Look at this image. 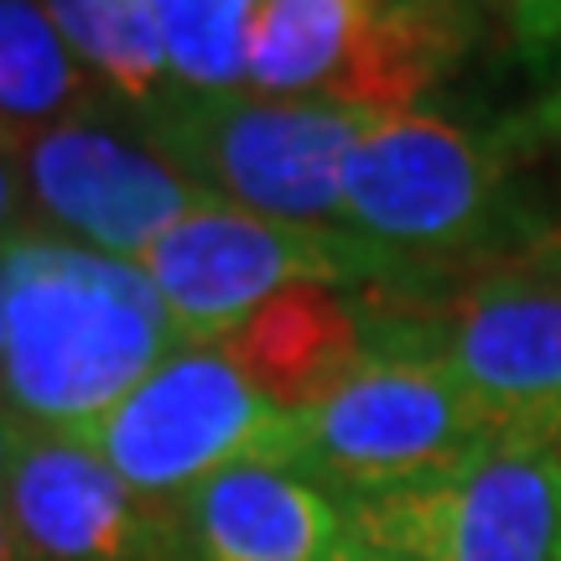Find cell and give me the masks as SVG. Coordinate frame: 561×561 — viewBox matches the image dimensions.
<instances>
[{"mask_svg":"<svg viewBox=\"0 0 561 561\" xmlns=\"http://www.w3.org/2000/svg\"><path fill=\"white\" fill-rule=\"evenodd\" d=\"M5 369L0 396L32 432L83 437L187 339L136 261L47 224L0 234Z\"/></svg>","mask_w":561,"mask_h":561,"instance_id":"1","label":"cell"},{"mask_svg":"<svg viewBox=\"0 0 561 561\" xmlns=\"http://www.w3.org/2000/svg\"><path fill=\"white\" fill-rule=\"evenodd\" d=\"M541 151L520 121L504 130L437 110L385 115L343 167V229L437 276L510 265L546 250L551 224L525 203V161Z\"/></svg>","mask_w":561,"mask_h":561,"instance_id":"2","label":"cell"},{"mask_svg":"<svg viewBox=\"0 0 561 561\" xmlns=\"http://www.w3.org/2000/svg\"><path fill=\"white\" fill-rule=\"evenodd\" d=\"M375 354L437 359L515 447H561V271L546 250L442 291L364 286Z\"/></svg>","mask_w":561,"mask_h":561,"instance_id":"3","label":"cell"},{"mask_svg":"<svg viewBox=\"0 0 561 561\" xmlns=\"http://www.w3.org/2000/svg\"><path fill=\"white\" fill-rule=\"evenodd\" d=\"M140 271L151 276L187 343H219L261 301L280 297L291 286L437 291L442 280H462L437 276L343 224L265 219V214H250L234 203H208L178 229H167L140 255Z\"/></svg>","mask_w":561,"mask_h":561,"instance_id":"4","label":"cell"},{"mask_svg":"<svg viewBox=\"0 0 561 561\" xmlns=\"http://www.w3.org/2000/svg\"><path fill=\"white\" fill-rule=\"evenodd\" d=\"M369 125L375 115L328 100L172 94L157 115L125 121V130L219 203L265 219L333 224L343 214V167Z\"/></svg>","mask_w":561,"mask_h":561,"instance_id":"5","label":"cell"},{"mask_svg":"<svg viewBox=\"0 0 561 561\" xmlns=\"http://www.w3.org/2000/svg\"><path fill=\"white\" fill-rule=\"evenodd\" d=\"M489 447H500V432L437 359L380 348L312 411L291 416L280 468L348 504L437 479Z\"/></svg>","mask_w":561,"mask_h":561,"instance_id":"6","label":"cell"},{"mask_svg":"<svg viewBox=\"0 0 561 561\" xmlns=\"http://www.w3.org/2000/svg\"><path fill=\"white\" fill-rule=\"evenodd\" d=\"M79 442H89L140 494L178 504L224 468L286 462L291 416L265 401L224 348L187 343Z\"/></svg>","mask_w":561,"mask_h":561,"instance_id":"7","label":"cell"},{"mask_svg":"<svg viewBox=\"0 0 561 561\" xmlns=\"http://www.w3.org/2000/svg\"><path fill=\"white\" fill-rule=\"evenodd\" d=\"M343 510L348 541L396 561H561V453L500 442L437 479Z\"/></svg>","mask_w":561,"mask_h":561,"instance_id":"8","label":"cell"},{"mask_svg":"<svg viewBox=\"0 0 561 561\" xmlns=\"http://www.w3.org/2000/svg\"><path fill=\"white\" fill-rule=\"evenodd\" d=\"M16 172L47 229L136 265L167 229L219 203L140 136L104 121H68L37 136L16 157Z\"/></svg>","mask_w":561,"mask_h":561,"instance_id":"9","label":"cell"},{"mask_svg":"<svg viewBox=\"0 0 561 561\" xmlns=\"http://www.w3.org/2000/svg\"><path fill=\"white\" fill-rule=\"evenodd\" d=\"M5 515L26 561H187L178 504L140 494L79 437L26 432Z\"/></svg>","mask_w":561,"mask_h":561,"instance_id":"10","label":"cell"},{"mask_svg":"<svg viewBox=\"0 0 561 561\" xmlns=\"http://www.w3.org/2000/svg\"><path fill=\"white\" fill-rule=\"evenodd\" d=\"M187 561H333L348 546V510L280 462L224 468L178 500Z\"/></svg>","mask_w":561,"mask_h":561,"instance_id":"11","label":"cell"},{"mask_svg":"<svg viewBox=\"0 0 561 561\" xmlns=\"http://www.w3.org/2000/svg\"><path fill=\"white\" fill-rule=\"evenodd\" d=\"M214 348H224L276 411L301 416L375 354V322L364 291L291 286L234 322Z\"/></svg>","mask_w":561,"mask_h":561,"instance_id":"12","label":"cell"},{"mask_svg":"<svg viewBox=\"0 0 561 561\" xmlns=\"http://www.w3.org/2000/svg\"><path fill=\"white\" fill-rule=\"evenodd\" d=\"M104 115H115V104L73 58L47 5L0 0V157L16 161L47 130Z\"/></svg>","mask_w":561,"mask_h":561,"instance_id":"13","label":"cell"},{"mask_svg":"<svg viewBox=\"0 0 561 561\" xmlns=\"http://www.w3.org/2000/svg\"><path fill=\"white\" fill-rule=\"evenodd\" d=\"M375 0H261L250 32V94L339 104Z\"/></svg>","mask_w":561,"mask_h":561,"instance_id":"14","label":"cell"},{"mask_svg":"<svg viewBox=\"0 0 561 561\" xmlns=\"http://www.w3.org/2000/svg\"><path fill=\"white\" fill-rule=\"evenodd\" d=\"M73 58L94 73L121 121H146L178 94L157 0H42Z\"/></svg>","mask_w":561,"mask_h":561,"instance_id":"15","label":"cell"},{"mask_svg":"<svg viewBox=\"0 0 561 561\" xmlns=\"http://www.w3.org/2000/svg\"><path fill=\"white\" fill-rule=\"evenodd\" d=\"M261 0H157L178 94H244Z\"/></svg>","mask_w":561,"mask_h":561,"instance_id":"16","label":"cell"},{"mask_svg":"<svg viewBox=\"0 0 561 561\" xmlns=\"http://www.w3.org/2000/svg\"><path fill=\"white\" fill-rule=\"evenodd\" d=\"M489 32L515 42L530 58L561 62V0H468Z\"/></svg>","mask_w":561,"mask_h":561,"instance_id":"17","label":"cell"},{"mask_svg":"<svg viewBox=\"0 0 561 561\" xmlns=\"http://www.w3.org/2000/svg\"><path fill=\"white\" fill-rule=\"evenodd\" d=\"M26 432H32V426H26V421L5 405V396H0V561H26L21 557L16 530H11V515H5V479H11V462H16Z\"/></svg>","mask_w":561,"mask_h":561,"instance_id":"18","label":"cell"},{"mask_svg":"<svg viewBox=\"0 0 561 561\" xmlns=\"http://www.w3.org/2000/svg\"><path fill=\"white\" fill-rule=\"evenodd\" d=\"M520 125H525V130H530L536 140H541V146H557V140H561V68H557V83H551V94H546V100L536 104V110H530Z\"/></svg>","mask_w":561,"mask_h":561,"instance_id":"19","label":"cell"},{"mask_svg":"<svg viewBox=\"0 0 561 561\" xmlns=\"http://www.w3.org/2000/svg\"><path fill=\"white\" fill-rule=\"evenodd\" d=\"M16 214H21V172L11 157H0V234L21 224Z\"/></svg>","mask_w":561,"mask_h":561,"instance_id":"20","label":"cell"},{"mask_svg":"<svg viewBox=\"0 0 561 561\" xmlns=\"http://www.w3.org/2000/svg\"><path fill=\"white\" fill-rule=\"evenodd\" d=\"M333 561H396V557H385V551H375V546H359V541H348Z\"/></svg>","mask_w":561,"mask_h":561,"instance_id":"21","label":"cell"},{"mask_svg":"<svg viewBox=\"0 0 561 561\" xmlns=\"http://www.w3.org/2000/svg\"><path fill=\"white\" fill-rule=\"evenodd\" d=\"M546 255H551V265L561 271V219H557V229H551V240H546Z\"/></svg>","mask_w":561,"mask_h":561,"instance_id":"22","label":"cell"},{"mask_svg":"<svg viewBox=\"0 0 561 561\" xmlns=\"http://www.w3.org/2000/svg\"><path fill=\"white\" fill-rule=\"evenodd\" d=\"M0 369H5V286H0Z\"/></svg>","mask_w":561,"mask_h":561,"instance_id":"23","label":"cell"},{"mask_svg":"<svg viewBox=\"0 0 561 561\" xmlns=\"http://www.w3.org/2000/svg\"><path fill=\"white\" fill-rule=\"evenodd\" d=\"M557 453H561V447H557Z\"/></svg>","mask_w":561,"mask_h":561,"instance_id":"24","label":"cell"},{"mask_svg":"<svg viewBox=\"0 0 561 561\" xmlns=\"http://www.w3.org/2000/svg\"><path fill=\"white\" fill-rule=\"evenodd\" d=\"M557 146H561V140H557Z\"/></svg>","mask_w":561,"mask_h":561,"instance_id":"25","label":"cell"}]
</instances>
